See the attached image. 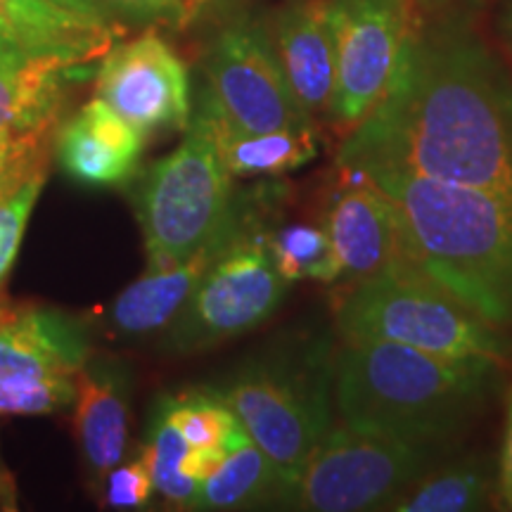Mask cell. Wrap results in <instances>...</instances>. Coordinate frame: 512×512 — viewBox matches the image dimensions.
<instances>
[{
    "label": "cell",
    "instance_id": "cell-19",
    "mask_svg": "<svg viewBox=\"0 0 512 512\" xmlns=\"http://www.w3.org/2000/svg\"><path fill=\"white\" fill-rule=\"evenodd\" d=\"M74 425L83 463L95 489L126 458L128 377L124 368L83 366L76 373Z\"/></svg>",
    "mask_w": 512,
    "mask_h": 512
},
{
    "label": "cell",
    "instance_id": "cell-5",
    "mask_svg": "<svg viewBox=\"0 0 512 512\" xmlns=\"http://www.w3.org/2000/svg\"><path fill=\"white\" fill-rule=\"evenodd\" d=\"M342 342L384 339L444 356H482L510 366L512 339L470 309L406 254L351 283L337 304Z\"/></svg>",
    "mask_w": 512,
    "mask_h": 512
},
{
    "label": "cell",
    "instance_id": "cell-4",
    "mask_svg": "<svg viewBox=\"0 0 512 512\" xmlns=\"http://www.w3.org/2000/svg\"><path fill=\"white\" fill-rule=\"evenodd\" d=\"M204 389L238 415L249 439L271 458L287 491L332 427V339L325 332H292Z\"/></svg>",
    "mask_w": 512,
    "mask_h": 512
},
{
    "label": "cell",
    "instance_id": "cell-35",
    "mask_svg": "<svg viewBox=\"0 0 512 512\" xmlns=\"http://www.w3.org/2000/svg\"><path fill=\"white\" fill-rule=\"evenodd\" d=\"M0 491H3V484H0ZM0 501H3V496H0ZM0 508H3V503H0Z\"/></svg>",
    "mask_w": 512,
    "mask_h": 512
},
{
    "label": "cell",
    "instance_id": "cell-36",
    "mask_svg": "<svg viewBox=\"0 0 512 512\" xmlns=\"http://www.w3.org/2000/svg\"><path fill=\"white\" fill-rule=\"evenodd\" d=\"M0 31H3V29H0ZM5 34H8V31H5Z\"/></svg>",
    "mask_w": 512,
    "mask_h": 512
},
{
    "label": "cell",
    "instance_id": "cell-10",
    "mask_svg": "<svg viewBox=\"0 0 512 512\" xmlns=\"http://www.w3.org/2000/svg\"><path fill=\"white\" fill-rule=\"evenodd\" d=\"M335 83L328 119L347 136L387 91L413 27L411 0H328Z\"/></svg>",
    "mask_w": 512,
    "mask_h": 512
},
{
    "label": "cell",
    "instance_id": "cell-24",
    "mask_svg": "<svg viewBox=\"0 0 512 512\" xmlns=\"http://www.w3.org/2000/svg\"><path fill=\"white\" fill-rule=\"evenodd\" d=\"M275 266L285 280H318V283H337L342 280L335 247L328 230L311 223H287L271 230L268 235Z\"/></svg>",
    "mask_w": 512,
    "mask_h": 512
},
{
    "label": "cell",
    "instance_id": "cell-31",
    "mask_svg": "<svg viewBox=\"0 0 512 512\" xmlns=\"http://www.w3.org/2000/svg\"><path fill=\"white\" fill-rule=\"evenodd\" d=\"M498 34H501L505 48L512 55V0H503L501 10H498V19H496Z\"/></svg>",
    "mask_w": 512,
    "mask_h": 512
},
{
    "label": "cell",
    "instance_id": "cell-6",
    "mask_svg": "<svg viewBox=\"0 0 512 512\" xmlns=\"http://www.w3.org/2000/svg\"><path fill=\"white\" fill-rule=\"evenodd\" d=\"M147 271H164L214 238L233 209V176L214 133L192 105L183 143L152 166L136 197Z\"/></svg>",
    "mask_w": 512,
    "mask_h": 512
},
{
    "label": "cell",
    "instance_id": "cell-26",
    "mask_svg": "<svg viewBox=\"0 0 512 512\" xmlns=\"http://www.w3.org/2000/svg\"><path fill=\"white\" fill-rule=\"evenodd\" d=\"M76 399V377L15 375L0 377V418L64 411Z\"/></svg>",
    "mask_w": 512,
    "mask_h": 512
},
{
    "label": "cell",
    "instance_id": "cell-2",
    "mask_svg": "<svg viewBox=\"0 0 512 512\" xmlns=\"http://www.w3.org/2000/svg\"><path fill=\"white\" fill-rule=\"evenodd\" d=\"M505 366L384 342H344L335 354V401L344 425L408 446L444 448L501 394Z\"/></svg>",
    "mask_w": 512,
    "mask_h": 512
},
{
    "label": "cell",
    "instance_id": "cell-23",
    "mask_svg": "<svg viewBox=\"0 0 512 512\" xmlns=\"http://www.w3.org/2000/svg\"><path fill=\"white\" fill-rule=\"evenodd\" d=\"M157 408L190 448H219V451L230 453L249 441V434L238 415L209 389H192V392L178 396H166Z\"/></svg>",
    "mask_w": 512,
    "mask_h": 512
},
{
    "label": "cell",
    "instance_id": "cell-20",
    "mask_svg": "<svg viewBox=\"0 0 512 512\" xmlns=\"http://www.w3.org/2000/svg\"><path fill=\"white\" fill-rule=\"evenodd\" d=\"M195 107L214 133L223 166L233 178L283 176L309 164L318 155V128H278V131H242L223 117L207 86L197 93Z\"/></svg>",
    "mask_w": 512,
    "mask_h": 512
},
{
    "label": "cell",
    "instance_id": "cell-12",
    "mask_svg": "<svg viewBox=\"0 0 512 512\" xmlns=\"http://www.w3.org/2000/svg\"><path fill=\"white\" fill-rule=\"evenodd\" d=\"M95 88L98 98L145 136L183 131L190 121L188 64L155 27L102 55Z\"/></svg>",
    "mask_w": 512,
    "mask_h": 512
},
{
    "label": "cell",
    "instance_id": "cell-33",
    "mask_svg": "<svg viewBox=\"0 0 512 512\" xmlns=\"http://www.w3.org/2000/svg\"><path fill=\"white\" fill-rule=\"evenodd\" d=\"M427 8H448L451 3H458V0H420Z\"/></svg>",
    "mask_w": 512,
    "mask_h": 512
},
{
    "label": "cell",
    "instance_id": "cell-3",
    "mask_svg": "<svg viewBox=\"0 0 512 512\" xmlns=\"http://www.w3.org/2000/svg\"><path fill=\"white\" fill-rule=\"evenodd\" d=\"M399 209L403 252L496 328H512V195L363 171Z\"/></svg>",
    "mask_w": 512,
    "mask_h": 512
},
{
    "label": "cell",
    "instance_id": "cell-14",
    "mask_svg": "<svg viewBox=\"0 0 512 512\" xmlns=\"http://www.w3.org/2000/svg\"><path fill=\"white\" fill-rule=\"evenodd\" d=\"M254 200L256 195L233 197L228 221L207 245H202L178 266L164 268V271H147L143 278L128 285L110 309V325L114 332L126 337H147L169 328L190 299V294L195 292L197 283L204 278V273L245 228Z\"/></svg>",
    "mask_w": 512,
    "mask_h": 512
},
{
    "label": "cell",
    "instance_id": "cell-11",
    "mask_svg": "<svg viewBox=\"0 0 512 512\" xmlns=\"http://www.w3.org/2000/svg\"><path fill=\"white\" fill-rule=\"evenodd\" d=\"M72 69L0 31V192L48 174Z\"/></svg>",
    "mask_w": 512,
    "mask_h": 512
},
{
    "label": "cell",
    "instance_id": "cell-22",
    "mask_svg": "<svg viewBox=\"0 0 512 512\" xmlns=\"http://www.w3.org/2000/svg\"><path fill=\"white\" fill-rule=\"evenodd\" d=\"M496 465L486 456H467L446 467H432L394 503L399 512L482 510L494 494Z\"/></svg>",
    "mask_w": 512,
    "mask_h": 512
},
{
    "label": "cell",
    "instance_id": "cell-28",
    "mask_svg": "<svg viewBox=\"0 0 512 512\" xmlns=\"http://www.w3.org/2000/svg\"><path fill=\"white\" fill-rule=\"evenodd\" d=\"M119 27L152 29L190 24V0H95Z\"/></svg>",
    "mask_w": 512,
    "mask_h": 512
},
{
    "label": "cell",
    "instance_id": "cell-27",
    "mask_svg": "<svg viewBox=\"0 0 512 512\" xmlns=\"http://www.w3.org/2000/svg\"><path fill=\"white\" fill-rule=\"evenodd\" d=\"M46 178L48 174H38L17 188L0 192V292L15 266L24 230H27L29 216L36 207L43 185H46Z\"/></svg>",
    "mask_w": 512,
    "mask_h": 512
},
{
    "label": "cell",
    "instance_id": "cell-8",
    "mask_svg": "<svg viewBox=\"0 0 512 512\" xmlns=\"http://www.w3.org/2000/svg\"><path fill=\"white\" fill-rule=\"evenodd\" d=\"M204 86L230 124L264 133L316 126L299 105L275 53L266 12L233 0L221 3L202 55Z\"/></svg>",
    "mask_w": 512,
    "mask_h": 512
},
{
    "label": "cell",
    "instance_id": "cell-32",
    "mask_svg": "<svg viewBox=\"0 0 512 512\" xmlns=\"http://www.w3.org/2000/svg\"><path fill=\"white\" fill-rule=\"evenodd\" d=\"M211 3V0H190V22L195 19L200 12L207 8V5Z\"/></svg>",
    "mask_w": 512,
    "mask_h": 512
},
{
    "label": "cell",
    "instance_id": "cell-34",
    "mask_svg": "<svg viewBox=\"0 0 512 512\" xmlns=\"http://www.w3.org/2000/svg\"><path fill=\"white\" fill-rule=\"evenodd\" d=\"M505 508L512 510V498H510V501H505Z\"/></svg>",
    "mask_w": 512,
    "mask_h": 512
},
{
    "label": "cell",
    "instance_id": "cell-29",
    "mask_svg": "<svg viewBox=\"0 0 512 512\" xmlns=\"http://www.w3.org/2000/svg\"><path fill=\"white\" fill-rule=\"evenodd\" d=\"M102 494L105 503L117 510H143L152 501L155 494V482H152V472L147 467L145 458L138 456L136 460H128L114 467L110 475L102 482Z\"/></svg>",
    "mask_w": 512,
    "mask_h": 512
},
{
    "label": "cell",
    "instance_id": "cell-13",
    "mask_svg": "<svg viewBox=\"0 0 512 512\" xmlns=\"http://www.w3.org/2000/svg\"><path fill=\"white\" fill-rule=\"evenodd\" d=\"M342 176L320 223L328 230L342 280L361 283L399 259L403 252V228L399 209L361 169L339 166Z\"/></svg>",
    "mask_w": 512,
    "mask_h": 512
},
{
    "label": "cell",
    "instance_id": "cell-18",
    "mask_svg": "<svg viewBox=\"0 0 512 512\" xmlns=\"http://www.w3.org/2000/svg\"><path fill=\"white\" fill-rule=\"evenodd\" d=\"M268 31L285 79L311 117L325 114L335 83V50L328 0H283L266 12Z\"/></svg>",
    "mask_w": 512,
    "mask_h": 512
},
{
    "label": "cell",
    "instance_id": "cell-17",
    "mask_svg": "<svg viewBox=\"0 0 512 512\" xmlns=\"http://www.w3.org/2000/svg\"><path fill=\"white\" fill-rule=\"evenodd\" d=\"M88 356V332L74 316L48 306L0 302V377H76Z\"/></svg>",
    "mask_w": 512,
    "mask_h": 512
},
{
    "label": "cell",
    "instance_id": "cell-7",
    "mask_svg": "<svg viewBox=\"0 0 512 512\" xmlns=\"http://www.w3.org/2000/svg\"><path fill=\"white\" fill-rule=\"evenodd\" d=\"M268 190L259 192L238 238L219 254L169 325L166 349L197 354L259 328L278 311L290 280L275 266L266 228Z\"/></svg>",
    "mask_w": 512,
    "mask_h": 512
},
{
    "label": "cell",
    "instance_id": "cell-30",
    "mask_svg": "<svg viewBox=\"0 0 512 512\" xmlns=\"http://www.w3.org/2000/svg\"><path fill=\"white\" fill-rule=\"evenodd\" d=\"M498 496L501 501L512 498V382L508 389V411H505V432H503V448L498 458Z\"/></svg>",
    "mask_w": 512,
    "mask_h": 512
},
{
    "label": "cell",
    "instance_id": "cell-25",
    "mask_svg": "<svg viewBox=\"0 0 512 512\" xmlns=\"http://www.w3.org/2000/svg\"><path fill=\"white\" fill-rule=\"evenodd\" d=\"M188 451L190 446L185 444V439L157 408L155 420H152L150 427V439H147L140 456L145 458L147 467H150L157 494L169 505H174V508L192 510L197 491H200V482H195V479L183 472Z\"/></svg>",
    "mask_w": 512,
    "mask_h": 512
},
{
    "label": "cell",
    "instance_id": "cell-9",
    "mask_svg": "<svg viewBox=\"0 0 512 512\" xmlns=\"http://www.w3.org/2000/svg\"><path fill=\"white\" fill-rule=\"evenodd\" d=\"M439 453L441 448L408 446L347 425L330 427L280 505L311 512L392 510L432 470Z\"/></svg>",
    "mask_w": 512,
    "mask_h": 512
},
{
    "label": "cell",
    "instance_id": "cell-16",
    "mask_svg": "<svg viewBox=\"0 0 512 512\" xmlns=\"http://www.w3.org/2000/svg\"><path fill=\"white\" fill-rule=\"evenodd\" d=\"M145 133L95 95L74 117L64 119L55 138L57 162L83 185H124L136 176Z\"/></svg>",
    "mask_w": 512,
    "mask_h": 512
},
{
    "label": "cell",
    "instance_id": "cell-21",
    "mask_svg": "<svg viewBox=\"0 0 512 512\" xmlns=\"http://www.w3.org/2000/svg\"><path fill=\"white\" fill-rule=\"evenodd\" d=\"M285 482L271 458L252 439L230 451L219 470L204 479L192 510H242L280 503Z\"/></svg>",
    "mask_w": 512,
    "mask_h": 512
},
{
    "label": "cell",
    "instance_id": "cell-15",
    "mask_svg": "<svg viewBox=\"0 0 512 512\" xmlns=\"http://www.w3.org/2000/svg\"><path fill=\"white\" fill-rule=\"evenodd\" d=\"M0 17L24 50L81 67L126 34L95 0H0Z\"/></svg>",
    "mask_w": 512,
    "mask_h": 512
},
{
    "label": "cell",
    "instance_id": "cell-1",
    "mask_svg": "<svg viewBox=\"0 0 512 512\" xmlns=\"http://www.w3.org/2000/svg\"><path fill=\"white\" fill-rule=\"evenodd\" d=\"M337 162L512 195V72L467 12L415 15L387 91Z\"/></svg>",
    "mask_w": 512,
    "mask_h": 512
}]
</instances>
